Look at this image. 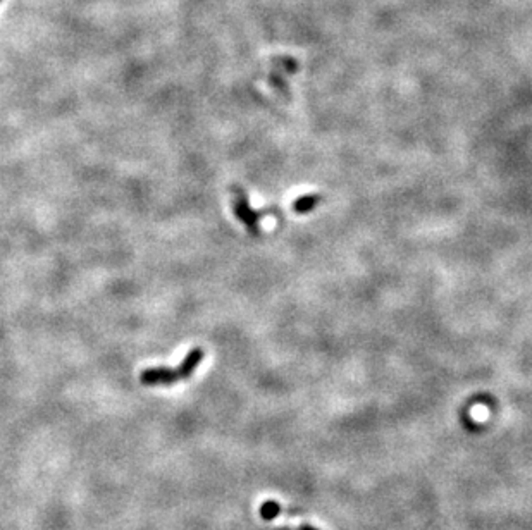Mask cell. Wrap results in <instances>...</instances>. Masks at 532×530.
Masks as SVG:
<instances>
[{
	"mask_svg": "<svg viewBox=\"0 0 532 530\" xmlns=\"http://www.w3.org/2000/svg\"><path fill=\"white\" fill-rule=\"evenodd\" d=\"M233 212L239 223L248 230L250 234H258V232H260V226H258V223H260L262 213L253 211L248 198H246V193H243L241 190H238V188H234Z\"/></svg>",
	"mask_w": 532,
	"mask_h": 530,
	"instance_id": "2",
	"label": "cell"
},
{
	"mask_svg": "<svg viewBox=\"0 0 532 530\" xmlns=\"http://www.w3.org/2000/svg\"><path fill=\"white\" fill-rule=\"evenodd\" d=\"M205 358V350L195 346L185 355L178 367H150L140 372V383L147 387H167L189 379Z\"/></svg>",
	"mask_w": 532,
	"mask_h": 530,
	"instance_id": "1",
	"label": "cell"
},
{
	"mask_svg": "<svg viewBox=\"0 0 532 530\" xmlns=\"http://www.w3.org/2000/svg\"><path fill=\"white\" fill-rule=\"evenodd\" d=\"M298 530H319V529L314 527V525H310V524H302Z\"/></svg>",
	"mask_w": 532,
	"mask_h": 530,
	"instance_id": "5",
	"label": "cell"
},
{
	"mask_svg": "<svg viewBox=\"0 0 532 530\" xmlns=\"http://www.w3.org/2000/svg\"><path fill=\"white\" fill-rule=\"evenodd\" d=\"M281 513V505L277 501H272V499H269V501L262 503L260 506V517L264 518V520H274V518L277 517V515Z\"/></svg>",
	"mask_w": 532,
	"mask_h": 530,
	"instance_id": "4",
	"label": "cell"
},
{
	"mask_svg": "<svg viewBox=\"0 0 532 530\" xmlns=\"http://www.w3.org/2000/svg\"><path fill=\"white\" fill-rule=\"evenodd\" d=\"M319 204H321V194H305V197H300L298 200H295L293 211L303 216V213L312 212Z\"/></svg>",
	"mask_w": 532,
	"mask_h": 530,
	"instance_id": "3",
	"label": "cell"
}]
</instances>
